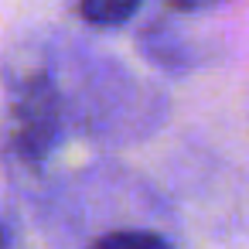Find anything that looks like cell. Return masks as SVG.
I'll return each mask as SVG.
<instances>
[{
    "label": "cell",
    "mask_w": 249,
    "mask_h": 249,
    "mask_svg": "<svg viewBox=\"0 0 249 249\" xmlns=\"http://www.w3.org/2000/svg\"><path fill=\"white\" fill-rule=\"evenodd\" d=\"M137 48H140V55L157 72H164L171 79L195 72L198 62H201V48L171 18H150V21H143L137 28Z\"/></svg>",
    "instance_id": "3"
},
{
    "label": "cell",
    "mask_w": 249,
    "mask_h": 249,
    "mask_svg": "<svg viewBox=\"0 0 249 249\" xmlns=\"http://www.w3.org/2000/svg\"><path fill=\"white\" fill-rule=\"evenodd\" d=\"M0 249H11V229L4 218H0Z\"/></svg>",
    "instance_id": "7"
},
{
    "label": "cell",
    "mask_w": 249,
    "mask_h": 249,
    "mask_svg": "<svg viewBox=\"0 0 249 249\" xmlns=\"http://www.w3.org/2000/svg\"><path fill=\"white\" fill-rule=\"evenodd\" d=\"M160 4L174 14H198V11H208V7L222 4V0H160Z\"/></svg>",
    "instance_id": "6"
},
{
    "label": "cell",
    "mask_w": 249,
    "mask_h": 249,
    "mask_svg": "<svg viewBox=\"0 0 249 249\" xmlns=\"http://www.w3.org/2000/svg\"><path fill=\"white\" fill-rule=\"evenodd\" d=\"M69 103L58 82L55 52L14 48L4 58V154L24 171H41L69 133Z\"/></svg>",
    "instance_id": "2"
},
{
    "label": "cell",
    "mask_w": 249,
    "mask_h": 249,
    "mask_svg": "<svg viewBox=\"0 0 249 249\" xmlns=\"http://www.w3.org/2000/svg\"><path fill=\"white\" fill-rule=\"evenodd\" d=\"M89 249H174L167 235L154 229H109L89 242Z\"/></svg>",
    "instance_id": "5"
},
{
    "label": "cell",
    "mask_w": 249,
    "mask_h": 249,
    "mask_svg": "<svg viewBox=\"0 0 249 249\" xmlns=\"http://www.w3.org/2000/svg\"><path fill=\"white\" fill-rule=\"evenodd\" d=\"M143 0H79V18L89 28H123L137 18Z\"/></svg>",
    "instance_id": "4"
},
{
    "label": "cell",
    "mask_w": 249,
    "mask_h": 249,
    "mask_svg": "<svg viewBox=\"0 0 249 249\" xmlns=\"http://www.w3.org/2000/svg\"><path fill=\"white\" fill-rule=\"evenodd\" d=\"M55 69L72 126L96 143L123 147L147 140L167 116V96L99 48L75 45L69 55L55 52Z\"/></svg>",
    "instance_id": "1"
}]
</instances>
